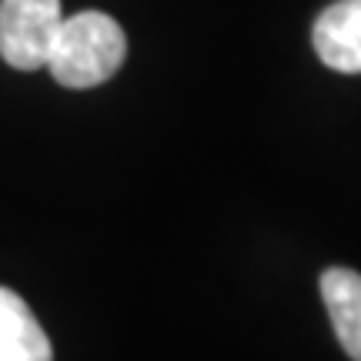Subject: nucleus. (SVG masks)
<instances>
[{"label":"nucleus","instance_id":"1","mask_svg":"<svg viewBox=\"0 0 361 361\" xmlns=\"http://www.w3.org/2000/svg\"><path fill=\"white\" fill-rule=\"evenodd\" d=\"M124 57L128 37L114 17L101 11H80L61 20V30L47 54V67L57 84L87 90L114 78Z\"/></svg>","mask_w":361,"mask_h":361},{"label":"nucleus","instance_id":"2","mask_svg":"<svg viewBox=\"0 0 361 361\" xmlns=\"http://www.w3.org/2000/svg\"><path fill=\"white\" fill-rule=\"evenodd\" d=\"M61 20V0H0V57L17 71L47 67Z\"/></svg>","mask_w":361,"mask_h":361},{"label":"nucleus","instance_id":"3","mask_svg":"<svg viewBox=\"0 0 361 361\" xmlns=\"http://www.w3.org/2000/svg\"><path fill=\"white\" fill-rule=\"evenodd\" d=\"M311 44L324 67L361 74V0H338L318 13Z\"/></svg>","mask_w":361,"mask_h":361},{"label":"nucleus","instance_id":"4","mask_svg":"<svg viewBox=\"0 0 361 361\" xmlns=\"http://www.w3.org/2000/svg\"><path fill=\"white\" fill-rule=\"evenodd\" d=\"M0 361H54L47 331L11 288H0Z\"/></svg>","mask_w":361,"mask_h":361},{"label":"nucleus","instance_id":"5","mask_svg":"<svg viewBox=\"0 0 361 361\" xmlns=\"http://www.w3.org/2000/svg\"><path fill=\"white\" fill-rule=\"evenodd\" d=\"M322 298L341 348L351 361H361V274L351 268H328L322 274Z\"/></svg>","mask_w":361,"mask_h":361}]
</instances>
